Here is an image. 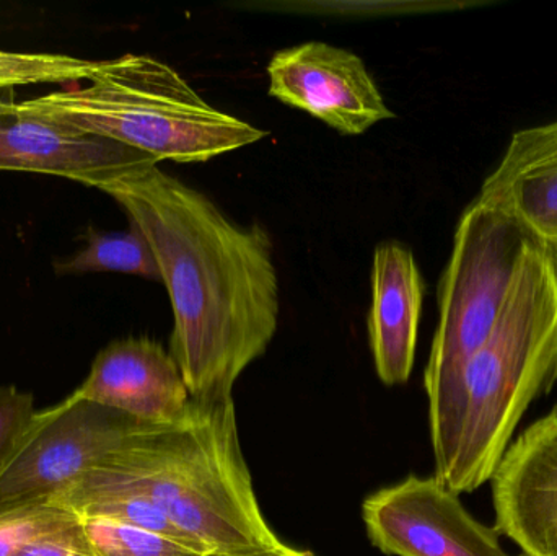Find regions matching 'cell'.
<instances>
[{
	"mask_svg": "<svg viewBox=\"0 0 557 556\" xmlns=\"http://www.w3.org/2000/svg\"><path fill=\"white\" fill-rule=\"evenodd\" d=\"M152 248L173 310L170 355L196 404L231 400L278 325L273 242L205 193L147 166L104 186Z\"/></svg>",
	"mask_w": 557,
	"mask_h": 556,
	"instance_id": "6da1fadb",
	"label": "cell"
},
{
	"mask_svg": "<svg viewBox=\"0 0 557 556\" xmlns=\"http://www.w3.org/2000/svg\"><path fill=\"white\" fill-rule=\"evenodd\" d=\"M98 495L150 499L208 554L282 545L258 505L232 398L193 401L185 420L136 434L49 503L64 508Z\"/></svg>",
	"mask_w": 557,
	"mask_h": 556,
	"instance_id": "7a4b0ae2",
	"label": "cell"
},
{
	"mask_svg": "<svg viewBox=\"0 0 557 556\" xmlns=\"http://www.w3.org/2000/svg\"><path fill=\"white\" fill-rule=\"evenodd\" d=\"M557 382V274L540 251L431 424L435 479L455 495L490 482L523 415Z\"/></svg>",
	"mask_w": 557,
	"mask_h": 556,
	"instance_id": "3957f363",
	"label": "cell"
},
{
	"mask_svg": "<svg viewBox=\"0 0 557 556\" xmlns=\"http://www.w3.org/2000/svg\"><path fill=\"white\" fill-rule=\"evenodd\" d=\"M85 87L10 103L13 111L178 163L209 162L268 136L208 103L175 69L147 54L98 61Z\"/></svg>",
	"mask_w": 557,
	"mask_h": 556,
	"instance_id": "277c9868",
	"label": "cell"
},
{
	"mask_svg": "<svg viewBox=\"0 0 557 556\" xmlns=\"http://www.w3.org/2000/svg\"><path fill=\"white\" fill-rule=\"evenodd\" d=\"M545 248L509 212L480 198L465 208L438 283V322L424 374L429 427L441 418L465 362L499 322L530 261Z\"/></svg>",
	"mask_w": 557,
	"mask_h": 556,
	"instance_id": "5b68a950",
	"label": "cell"
},
{
	"mask_svg": "<svg viewBox=\"0 0 557 556\" xmlns=\"http://www.w3.org/2000/svg\"><path fill=\"white\" fill-rule=\"evenodd\" d=\"M152 427L72 394L36 411L0 467V515L46 505Z\"/></svg>",
	"mask_w": 557,
	"mask_h": 556,
	"instance_id": "8992f818",
	"label": "cell"
},
{
	"mask_svg": "<svg viewBox=\"0 0 557 556\" xmlns=\"http://www.w3.org/2000/svg\"><path fill=\"white\" fill-rule=\"evenodd\" d=\"M370 542L395 556H513L435 477L411 475L362 506Z\"/></svg>",
	"mask_w": 557,
	"mask_h": 556,
	"instance_id": "52a82bcc",
	"label": "cell"
},
{
	"mask_svg": "<svg viewBox=\"0 0 557 556\" xmlns=\"http://www.w3.org/2000/svg\"><path fill=\"white\" fill-rule=\"evenodd\" d=\"M268 75L271 97L344 136H359L395 118L362 59L347 49L323 41L281 49L271 58Z\"/></svg>",
	"mask_w": 557,
	"mask_h": 556,
	"instance_id": "ba28073f",
	"label": "cell"
},
{
	"mask_svg": "<svg viewBox=\"0 0 557 556\" xmlns=\"http://www.w3.org/2000/svg\"><path fill=\"white\" fill-rule=\"evenodd\" d=\"M490 482L497 534L522 556H557V405L510 443Z\"/></svg>",
	"mask_w": 557,
	"mask_h": 556,
	"instance_id": "9c48e42d",
	"label": "cell"
},
{
	"mask_svg": "<svg viewBox=\"0 0 557 556\" xmlns=\"http://www.w3.org/2000/svg\"><path fill=\"white\" fill-rule=\"evenodd\" d=\"M152 165L159 163L139 150L25 116L0 101V172L45 173L103 189Z\"/></svg>",
	"mask_w": 557,
	"mask_h": 556,
	"instance_id": "30bf717a",
	"label": "cell"
},
{
	"mask_svg": "<svg viewBox=\"0 0 557 556\" xmlns=\"http://www.w3.org/2000/svg\"><path fill=\"white\" fill-rule=\"evenodd\" d=\"M72 395L150 424L178 423L193 405L175 359L150 338L110 343Z\"/></svg>",
	"mask_w": 557,
	"mask_h": 556,
	"instance_id": "8fae6325",
	"label": "cell"
},
{
	"mask_svg": "<svg viewBox=\"0 0 557 556\" xmlns=\"http://www.w3.org/2000/svg\"><path fill=\"white\" fill-rule=\"evenodd\" d=\"M425 284L411 248L383 242L372 263L369 342L376 374L385 385L406 384L414 368Z\"/></svg>",
	"mask_w": 557,
	"mask_h": 556,
	"instance_id": "7c38bea8",
	"label": "cell"
},
{
	"mask_svg": "<svg viewBox=\"0 0 557 556\" xmlns=\"http://www.w3.org/2000/svg\"><path fill=\"white\" fill-rule=\"evenodd\" d=\"M476 198L509 212L546 247H557V118L516 131Z\"/></svg>",
	"mask_w": 557,
	"mask_h": 556,
	"instance_id": "4fadbf2b",
	"label": "cell"
},
{
	"mask_svg": "<svg viewBox=\"0 0 557 556\" xmlns=\"http://www.w3.org/2000/svg\"><path fill=\"white\" fill-rule=\"evenodd\" d=\"M87 245L67 260L55 264L61 276L87 273H124L162 281L156 255L143 232L129 224L126 232H88Z\"/></svg>",
	"mask_w": 557,
	"mask_h": 556,
	"instance_id": "5bb4252c",
	"label": "cell"
},
{
	"mask_svg": "<svg viewBox=\"0 0 557 556\" xmlns=\"http://www.w3.org/2000/svg\"><path fill=\"white\" fill-rule=\"evenodd\" d=\"M81 518V516H78ZM95 556H205L199 548L110 519L81 518Z\"/></svg>",
	"mask_w": 557,
	"mask_h": 556,
	"instance_id": "9a60e30c",
	"label": "cell"
},
{
	"mask_svg": "<svg viewBox=\"0 0 557 556\" xmlns=\"http://www.w3.org/2000/svg\"><path fill=\"white\" fill-rule=\"evenodd\" d=\"M98 61L51 52H12L0 49V88L36 84H77L88 81Z\"/></svg>",
	"mask_w": 557,
	"mask_h": 556,
	"instance_id": "2e32d148",
	"label": "cell"
},
{
	"mask_svg": "<svg viewBox=\"0 0 557 556\" xmlns=\"http://www.w3.org/2000/svg\"><path fill=\"white\" fill-rule=\"evenodd\" d=\"M77 518L52 503L0 515V556H15L25 545Z\"/></svg>",
	"mask_w": 557,
	"mask_h": 556,
	"instance_id": "e0dca14e",
	"label": "cell"
},
{
	"mask_svg": "<svg viewBox=\"0 0 557 556\" xmlns=\"http://www.w3.org/2000/svg\"><path fill=\"white\" fill-rule=\"evenodd\" d=\"M36 411L32 394L15 385L0 387V467L18 446Z\"/></svg>",
	"mask_w": 557,
	"mask_h": 556,
	"instance_id": "ac0fdd59",
	"label": "cell"
},
{
	"mask_svg": "<svg viewBox=\"0 0 557 556\" xmlns=\"http://www.w3.org/2000/svg\"><path fill=\"white\" fill-rule=\"evenodd\" d=\"M15 556H91L81 518L35 539Z\"/></svg>",
	"mask_w": 557,
	"mask_h": 556,
	"instance_id": "d6986e66",
	"label": "cell"
},
{
	"mask_svg": "<svg viewBox=\"0 0 557 556\" xmlns=\"http://www.w3.org/2000/svg\"><path fill=\"white\" fill-rule=\"evenodd\" d=\"M205 556H311L305 554V552L295 551V548L287 547V545H278L276 548H268V551L257 552H231V554H222V552H215V554Z\"/></svg>",
	"mask_w": 557,
	"mask_h": 556,
	"instance_id": "ffe728a7",
	"label": "cell"
},
{
	"mask_svg": "<svg viewBox=\"0 0 557 556\" xmlns=\"http://www.w3.org/2000/svg\"><path fill=\"white\" fill-rule=\"evenodd\" d=\"M552 250L553 264H555V270L557 274V247L549 248Z\"/></svg>",
	"mask_w": 557,
	"mask_h": 556,
	"instance_id": "44dd1931",
	"label": "cell"
}]
</instances>
